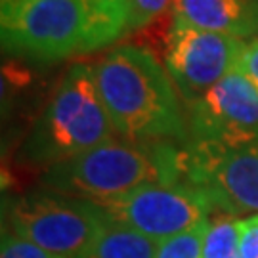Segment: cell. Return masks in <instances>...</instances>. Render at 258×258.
I'll return each instance as SVG.
<instances>
[{
  "mask_svg": "<svg viewBox=\"0 0 258 258\" xmlns=\"http://www.w3.org/2000/svg\"><path fill=\"white\" fill-rule=\"evenodd\" d=\"M115 132L128 142L185 140L176 86L155 54L142 46L113 48L94 67Z\"/></svg>",
  "mask_w": 258,
  "mask_h": 258,
  "instance_id": "cell-1",
  "label": "cell"
},
{
  "mask_svg": "<svg viewBox=\"0 0 258 258\" xmlns=\"http://www.w3.org/2000/svg\"><path fill=\"white\" fill-rule=\"evenodd\" d=\"M185 151L170 142H119L44 168L40 184L50 191L100 205L148 184L184 182Z\"/></svg>",
  "mask_w": 258,
  "mask_h": 258,
  "instance_id": "cell-2",
  "label": "cell"
},
{
  "mask_svg": "<svg viewBox=\"0 0 258 258\" xmlns=\"http://www.w3.org/2000/svg\"><path fill=\"white\" fill-rule=\"evenodd\" d=\"M115 126L90 65L77 63L61 77L46 109L27 136L21 157L31 165H57L113 140Z\"/></svg>",
  "mask_w": 258,
  "mask_h": 258,
  "instance_id": "cell-3",
  "label": "cell"
},
{
  "mask_svg": "<svg viewBox=\"0 0 258 258\" xmlns=\"http://www.w3.org/2000/svg\"><path fill=\"white\" fill-rule=\"evenodd\" d=\"M2 46L12 54L52 61L86 52L83 0H0Z\"/></svg>",
  "mask_w": 258,
  "mask_h": 258,
  "instance_id": "cell-4",
  "label": "cell"
},
{
  "mask_svg": "<svg viewBox=\"0 0 258 258\" xmlns=\"http://www.w3.org/2000/svg\"><path fill=\"white\" fill-rule=\"evenodd\" d=\"M105 220L100 205L50 189L23 195L8 209L10 230L63 258L83 256Z\"/></svg>",
  "mask_w": 258,
  "mask_h": 258,
  "instance_id": "cell-5",
  "label": "cell"
},
{
  "mask_svg": "<svg viewBox=\"0 0 258 258\" xmlns=\"http://www.w3.org/2000/svg\"><path fill=\"white\" fill-rule=\"evenodd\" d=\"M185 151L184 182L201 189L230 216L258 212V142L218 146L194 142Z\"/></svg>",
  "mask_w": 258,
  "mask_h": 258,
  "instance_id": "cell-6",
  "label": "cell"
},
{
  "mask_svg": "<svg viewBox=\"0 0 258 258\" xmlns=\"http://www.w3.org/2000/svg\"><path fill=\"white\" fill-rule=\"evenodd\" d=\"M100 207L111 220L130 226L157 243L207 222L212 211L207 195L187 182L142 185Z\"/></svg>",
  "mask_w": 258,
  "mask_h": 258,
  "instance_id": "cell-7",
  "label": "cell"
},
{
  "mask_svg": "<svg viewBox=\"0 0 258 258\" xmlns=\"http://www.w3.org/2000/svg\"><path fill=\"white\" fill-rule=\"evenodd\" d=\"M245 44L241 38L172 21L165 40V67L185 103L237 71Z\"/></svg>",
  "mask_w": 258,
  "mask_h": 258,
  "instance_id": "cell-8",
  "label": "cell"
},
{
  "mask_svg": "<svg viewBox=\"0 0 258 258\" xmlns=\"http://www.w3.org/2000/svg\"><path fill=\"white\" fill-rule=\"evenodd\" d=\"M185 105L194 142L218 146L258 142V90L239 69Z\"/></svg>",
  "mask_w": 258,
  "mask_h": 258,
  "instance_id": "cell-9",
  "label": "cell"
},
{
  "mask_svg": "<svg viewBox=\"0 0 258 258\" xmlns=\"http://www.w3.org/2000/svg\"><path fill=\"white\" fill-rule=\"evenodd\" d=\"M172 21L249 38L258 35V0H174Z\"/></svg>",
  "mask_w": 258,
  "mask_h": 258,
  "instance_id": "cell-10",
  "label": "cell"
},
{
  "mask_svg": "<svg viewBox=\"0 0 258 258\" xmlns=\"http://www.w3.org/2000/svg\"><path fill=\"white\" fill-rule=\"evenodd\" d=\"M159 243L120 222L107 220L81 258H157Z\"/></svg>",
  "mask_w": 258,
  "mask_h": 258,
  "instance_id": "cell-11",
  "label": "cell"
},
{
  "mask_svg": "<svg viewBox=\"0 0 258 258\" xmlns=\"http://www.w3.org/2000/svg\"><path fill=\"white\" fill-rule=\"evenodd\" d=\"M88 19L86 52L109 46L126 33L128 0H83Z\"/></svg>",
  "mask_w": 258,
  "mask_h": 258,
  "instance_id": "cell-12",
  "label": "cell"
},
{
  "mask_svg": "<svg viewBox=\"0 0 258 258\" xmlns=\"http://www.w3.org/2000/svg\"><path fill=\"white\" fill-rule=\"evenodd\" d=\"M203 258H241L239 230L233 216L224 214L209 220L203 241Z\"/></svg>",
  "mask_w": 258,
  "mask_h": 258,
  "instance_id": "cell-13",
  "label": "cell"
},
{
  "mask_svg": "<svg viewBox=\"0 0 258 258\" xmlns=\"http://www.w3.org/2000/svg\"><path fill=\"white\" fill-rule=\"evenodd\" d=\"M209 220L159 243L157 258H203V241Z\"/></svg>",
  "mask_w": 258,
  "mask_h": 258,
  "instance_id": "cell-14",
  "label": "cell"
},
{
  "mask_svg": "<svg viewBox=\"0 0 258 258\" xmlns=\"http://www.w3.org/2000/svg\"><path fill=\"white\" fill-rule=\"evenodd\" d=\"M174 0H128L126 31H138L151 25L166 10H172Z\"/></svg>",
  "mask_w": 258,
  "mask_h": 258,
  "instance_id": "cell-15",
  "label": "cell"
},
{
  "mask_svg": "<svg viewBox=\"0 0 258 258\" xmlns=\"http://www.w3.org/2000/svg\"><path fill=\"white\" fill-rule=\"evenodd\" d=\"M0 258H63V256L42 249L40 245L25 239V237H21L16 231L4 230L2 231Z\"/></svg>",
  "mask_w": 258,
  "mask_h": 258,
  "instance_id": "cell-16",
  "label": "cell"
},
{
  "mask_svg": "<svg viewBox=\"0 0 258 258\" xmlns=\"http://www.w3.org/2000/svg\"><path fill=\"white\" fill-rule=\"evenodd\" d=\"M241 258H258V212L237 220Z\"/></svg>",
  "mask_w": 258,
  "mask_h": 258,
  "instance_id": "cell-17",
  "label": "cell"
},
{
  "mask_svg": "<svg viewBox=\"0 0 258 258\" xmlns=\"http://www.w3.org/2000/svg\"><path fill=\"white\" fill-rule=\"evenodd\" d=\"M237 69L249 79L252 86L258 90V37L245 44V50L241 54Z\"/></svg>",
  "mask_w": 258,
  "mask_h": 258,
  "instance_id": "cell-18",
  "label": "cell"
}]
</instances>
